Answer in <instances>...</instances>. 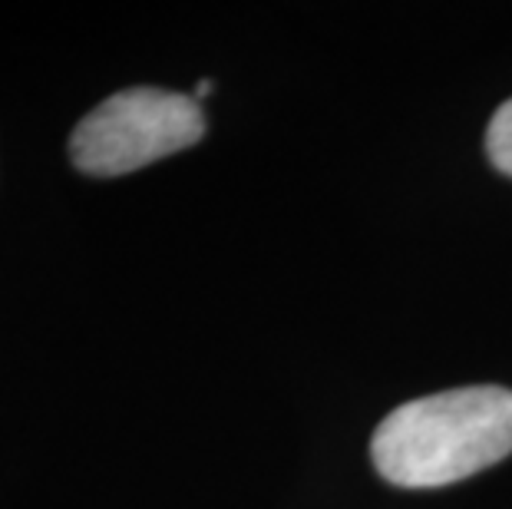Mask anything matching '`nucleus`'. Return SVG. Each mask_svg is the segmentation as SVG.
Listing matches in <instances>:
<instances>
[{
    "label": "nucleus",
    "instance_id": "f257e3e1",
    "mask_svg": "<svg viewBox=\"0 0 512 509\" xmlns=\"http://www.w3.org/2000/svg\"><path fill=\"white\" fill-rule=\"evenodd\" d=\"M512 453V391L456 387L390 410L370 457L387 483L437 490L493 467Z\"/></svg>",
    "mask_w": 512,
    "mask_h": 509
},
{
    "label": "nucleus",
    "instance_id": "f03ea898",
    "mask_svg": "<svg viewBox=\"0 0 512 509\" xmlns=\"http://www.w3.org/2000/svg\"><path fill=\"white\" fill-rule=\"evenodd\" d=\"M202 133L205 116L192 96L133 86L80 119L70 136V159L86 176H126L195 146Z\"/></svg>",
    "mask_w": 512,
    "mask_h": 509
},
{
    "label": "nucleus",
    "instance_id": "7ed1b4c3",
    "mask_svg": "<svg viewBox=\"0 0 512 509\" xmlns=\"http://www.w3.org/2000/svg\"><path fill=\"white\" fill-rule=\"evenodd\" d=\"M486 153L499 172L512 176V100L499 106L493 123L486 129Z\"/></svg>",
    "mask_w": 512,
    "mask_h": 509
},
{
    "label": "nucleus",
    "instance_id": "20e7f679",
    "mask_svg": "<svg viewBox=\"0 0 512 509\" xmlns=\"http://www.w3.org/2000/svg\"><path fill=\"white\" fill-rule=\"evenodd\" d=\"M209 90H212V83H209V80H202V83H199V90H195V100H202V96H209Z\"/></svg>",
    "mask_w": 512,
    "mask_h": 509
}]
</instances>
